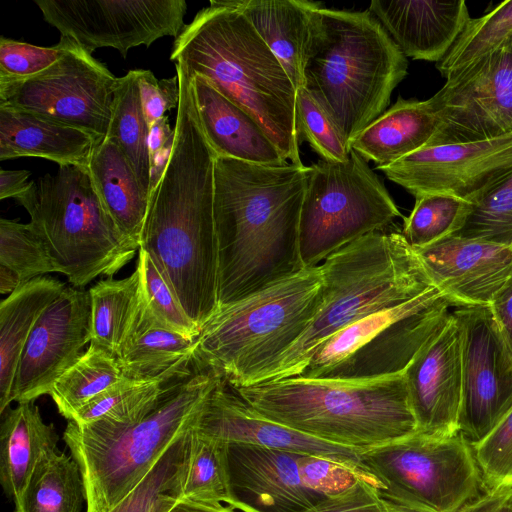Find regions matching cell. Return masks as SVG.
<instances>
[{"label":"cell","instance_id":"f546056e","mask_svg":"<svg viewBox=\"0 0 512 512\" xmlns=\"http://www.w3.org/2000/svg\"><path fill=\"white\" fill-rule=\"evenodd\" d=\"M66 288L65 283L39 276L20 286L0 304V413L11 404L17 367L31 331L44 310Z\"/></svg>","mask_w":512,"mask_h":512},{"label":"cell","instance_id":"4fadbf2b","mask_svg":"<svg viewBox=\"0 0 512 512\" xmlns=\"http://www.w3.org/2000/svg\"><path fill=\"white\" fill-rule=\"evenodd\" d=\"M117 82L103 63L68 39L61 58L46 70L0 81V106L75 127L101 142L108 133Z\"/></svg>","mask_w":512,"mask_h":512},{"label":"cell","instance_id":"9c48e42d","mask_svg":"<svg viewBox=\"0 0 512 512\" xmlns=\"http://www.w3.org/2000/svg\"><path fill=\"white\" fill-rule=\"evenodd\" d=\"M30 216L57 273L84 288L96 277H112L139 245L123 235L105 209L88 166L60 165L31 180L16 198Z\"/></svg>","mask_w":512,"mask_h":512},{"label":"cell","instance_id":"52a82bcc","mask_svg":"<svg viewBox=\"0 0 512 512\" xmlns=\"http://www.w3.org/2000/svg\"><path fill=\"white\" fill-rule=\"evenodd\" d=\"M322 303L320 265L221 307L195 339L193 369L240 388L259 377L305 333Z\"/></svg>","mask_w":512,"mask_h":512},{"label":"cell","instance_id":"f6af8a7d","mask_svg":"<svg viewBox=\"0 0 512 512\" xmlns=\"http://www.w3.org/2000/svg\"><path fill=\"white\" fill-rule=\"evenodd\" d=\"M472 451L484 489L512 485V409Z\"/></svg>","mask_w":512,"mask_h":512},{"label":"cell","instance_id":"8d00e7d4","mask_svg":"<svg viewBox=\"0 0 512 512\" xmlns=\"http://www.w3.org/2000/svg\"><path fill=\"white\" fill-rule=\"evenodd\" d=\"M173 381L176 380L157 378L137 381L122 378L90 400L69 421L77 424L98 420L123 425L137 423L155 408L160 397Z\"/></svg>","mask_w":512,"mask_h":512},{"label":"cell","instance_id":"83f0119b","mask_svg":"<svg viewBox=\"0 0 512 512\" xmlns=\"http://www.w3.org/2000/svg\"><path fill=\"white\" fill-rule=\"evenodd\" d=\"M439 121L430 99L398 97L393 106L369 124L349 146L376 167L391 164L433 146Z\"/></svg>","mask_w":512,"mask_h":512},{"label":"cell","instance_id":"8992f818","mask_svg":"<svg viewBox=\"0 0 512 512\" xmlns=\"http://www.w3.org/2000/svg\"><path fill=\"white\" fill-rule=\"evenodd\" d=\"M220 378L203 371L171 382L155 408L134 424L68 421L63 439L82 473L86 512H109L129 494L167 448L195 427Z\"/></svg>","mask_w":512,"mask_h":512},{"label":"cell","instance_id":"d6a6232c","mask_svg":"<svg viewBox=\"0 0 512 512\" xmlns=\"http://www.w3.org/2000/svg\"><path fill=\"white\" fill-rule=\"evenodd\" d=\"M91 342L114 354L123 343L141 302V276L135 271L123 279L107 277L89 290Z\"/></svg>","mask_w":512,"mask_h":512},{"label":"cell","instance_id":"f35d334b","mask_svg":"<svg viewBox=\"0 0 512 512\" xmlns=\"http://www.w3.org/2000/svg\"><path fill=\"white\" fill-rule=\"evenodd\" d=\"M511 37L512 0H506L483 16L470 18L436 68L447 78L491 54Z\"/></svg>","mask_w":512,"mask_h":512},{"label":"cell","instance_id":"7402d4cb","mask_svg":"<svg viewBox=\"0 0 512 512\" xmlns=\"http://www.w3.org/2000/svg\"><path fill=\"white\" fill-rule=\"evenodd\" d=\"M415 250L452 307L489 305L512 276L511 247L453 235Z\"/></svg>","mask_w":512,"mask_h":512},{"label":"cell","instance_id":"9a60e30c","mask_svg":"<svg viewBox=\"0 0 512 512\" xmlns=\"http://www.w3.org/2000/svg\"><path fill=\"white\" fill-rule=\"evenodd\" d=\"M462 342L459 434L478 444L512 409V350L489 305L451 308Z\"/></svg>","mask_w":512,"mask_h":512},{"label":"cell","instance_id":"836d02e7","mask_svg":"<svg viewBox=\"0 0 512 512\" xmlns=\"http://www.w3.org/2000/svg\"><path fill=\"white\" fill-rule=\"evenodd\" d=\"M149 125L146 121L136 70L118 78L112 117L106 138L121 149L136 178L150 197Z\"/></svg>","mask_w":512,"mask_h":512},{"label":"cell","instance_id":"4316f807","mask_svg":"<svg viewBox=\"0 0 512 512\" xmlns=\"http://www.w3.org/2000/svg\"><path fill=\"white\" fill-rule=\"evenodd\" d=\"M100 143L90 133L25 111L0 106V160L40 157L88 166Z\"/></svg>","mask_w":512,"mask_h":512},{"label":"cell","instance_id":"ba28073f","mask_svg":"<svg viewBox=\"0 0 512 512\" xmlns=\"http://www.w3.org/2000/svg\"><path fill=\"white\" fill-rule=\"evenodd\" d=\"M321 28L305 87L329 110L350 143L390 104L406 77L407 57L367 9L322 6Z\"/></svg>","mask_w":512,"mask_h":512},{"label":"cell","instance_id":"e575fe53","mask_svg":"<svg viewBox=\"0 0 512 512\" xmlns=\"http://www.w3.org/2000/svg\"><path fill=\"white\" fill-rule=\"evenodd\" d=\"M192 430L174 441L137 486L109 512H169L184 497Z\"/></svg>","mask_w":512,"mask_h":512},{"label":"cell","instance_id":"4dcf8cb0","mask_svg":"<svg viewBox=\"0 0 512 512\" xmlns=\"http://www.w3.org/2000/svg\"><path fill=\"white\" fill-rule=\"evenodd\" d=\"M88 170L117 228L139 245L149 197L142 190L121 149L111 139H103L92 153Z\"/></svg>","mask_w":512,"mask_h":512},{"label":"cell","instance_id":"b9f144b4","mask_svg":"<svg viewBox=\"0 0 512 512\" xmlns=\"http://www.w3.org/2000/svg\"><path fill=\"white\" fill-rule=\"evenodd\" d=\"M296 128L300 145L307 141L322 160L344 162L349 142L329 110L306 88L296 92Z\"/></svg>","mask_w":512,"mask_h":512},{"label":"cell","instance_id":"11a10c76","mask_svg":"<svg viewBox=\"0 0 512 512\" xmlns=\"http://www.w3.org/2000/svg\"><path fill=\"white\" fill-rule=\"evenodd\" d=\"M23 283L18 275L12 270L0 266V292L1 294H11L17 290Z\"/></svg>","mask_w":512,"mask_h":512},{"label":"cell","instance_id":"ac0fdd59","mask_svg":"<svg viewBox=\"0 0 512 512\" xmlns=\"http://www.w3.org/2000/svg\"><path fill=\"white\" fill-rule=\"evenodd\" d=\"M88 342L89 291L66 286L31 331L17 367L11 402H34L49 394L54 382L84 354Z\"/></svg>","mask_w":512,"mask_h":512},{"label":"cell","instance_id":"e0dca14e","mask_svg":"<svg viewBox=\"0 0 512 512\" xmlns=\"http://www.w3.org/2000/svg\"><path fill=\"white\" fill-rule=\"evenodd\" d=\"M376 168L415 198L444 194L472 202L488 185L512 171V132L428 146Z\"/></svg>","mask_w":512,"mask_h":512},{"label":"cell","instance_id":"5bb4252c","mask_svg":"<svg viewBox=\"0 0 512 512\" xmlns=\"http://www.w3.org/2000/svg\"><path fill=\"white\" fill-rule=\"evenodd\" d=\"M44 20L92 54L111 47L126 58L130 49L177 38L187 11L185 0H35Z\"/></svg>","mask_w":512,"mask_h":512},{"label":"cell","instance_id":"3957f363","mask_svg":"<svg viewBox=\"0 0 512 512\" xmlns=\"http://www.w3.org/2000/svg\"><path fill=\"white\" fill-rule=\"evenodd\" d=\"M170 60L247 111L286 160L304 165L296 128L297 90L235 0H211L200 10L175 38Z\"/></svg>","mask_w":512,"mask_h":512},{"label":"cell","instance_id":"681fc988","mask_svg":"<svg viewBox=\"0 0 512 512\" xmlns=\"http://www.w3.org/2000/svg\"><path fill=\"white\" fill-rule=\"evenodd\" d=\"M386 501L378 489L366 480H359L343 492L325 497L304 512H385Z\"/></svg>","mask_w":512,"mask_h":512},{"label":"cell","instance_id":"d6986e66","mask_svg":"<svg viewBox=\"0 0 512 512\" xmlns=\"http://www.w3.org/2000/svg\"><path fill=\"white\" fill-rule=\"evenodd\" d=\"M195 429L225 443H244L337 461L363 475L360 452L305 435L256 412L223 378L208 394Z\"/></svg>","mask_w":512,"mask_h":512},{"label":"cell","instance_id":"5b68a950","mask_svg":"<svg viewBox=\"0 0 512 512\" xmlns=\"http://www.w3.org/2000/svg\"><path fill=\"white\" fill-rule=\"evenodd\" d=\"M320 269L322 303L317 314L301 338L257 383L298 376L320 345L341 329L435 286L402 233L385 229L334 252Z\"/></svg>","mask_w":512,"mask_h":512},{"label":"cell","instance_id":"d4e9b609","mask_svg":"<svg viewBox=\"0 0 512 512\" xmlns=\"http://www.w3.org/2000/svg\"><path fill=\"white\" fill-rule=\"evenodd\" d=\"M190 76L199 122L216 157L261 165L288 163L252 115L203 77Z\"/></svg>","mask_w":512,"mask_h":512},{"label":"cell","instance_id":"f1b7e54d","mask_svg":"<svg viewBox=\"0 0 512 512\" xmlns=\"http://www.w3.org/2000/svg\"><path fill=\"white\" fill-rule=\"evenodd\" d=\"M54 425L44 422L39 407L31 402L8 407L0 427V482L14 502L25 490L34 470L58 451Z\"/></svg>","mask_w":512,"mask_h":512},{"label":"cell","instance_id":"7c38bea8","mask_svg":"<svg viewBox=\"0 0 512 512\" xmlns=\"http://www.w3.org/2000/svg\"><path fill=\"white\" fill-rule=\"evenodd\" d=\"M380 496L416 512H456L483 490L471 446L459 433L410 436L360 452Z\"/></svg>","mask_w":512,"mask_h":512},{"label":"cell","instance_id":"cb8c5ba5","mask_svg":"<svg viewBox=\"0 0 512 512\" xmlns=\"http://www.w3.org/2000/svg\"><path fill=\"white\" fill-rule=\"evenodd\" d=\"M236 6L279 60L296 90L321 28L322 4L305 0H235Z\"/></svg>","mask_w":512,"mask_h":512},{"label":"cell","instance_id":"ffe728a7","mask_svg":"<svg viewBox=\"0 0 512 512\" xmlns=\"http://www.w3.org/2000/svg\"><path fill=\"white\" fill-rule=\"evenodd\" d=\"M418 431L459 433L462 398V342L456 317L450 315L404 371Z\"/></svg>","mask_w":512,"mask_h":512},{"label":"cell","instance_id":"2e32d148","mask_svg":"<svg viewBox=\"0 0 512 512\" xmlns=\"http://www.w3.org/2000/svg\"><path fill=\"white\" fill-rule=\"evenodd\" d=\"M429 99L439 121L434 145L512 132V37L491 54L449 75Z\"/></svg>","mask_w":512,"mask_h":512},{"label":"cell","instance_id":"bcb514c9","mask_svg":"<svg viewBox=\"0 0 512 512\" xmlns=\"http://www.w3.org/2000/svg\"><path fill=\"white\" fill-rule=\"evenodd\" d=\"M68 39L60 37L57 45L42 47L0 38V81L24 79L36 75L61 58Z\"/></svg>","mask_w":512,"mask_h":512},{"label":"cell","instance_id":"d590c367","mask_svg":"<svg viewBox=\"0 0 512 512\" xmlns=\"http://www.w3.org/2000/svg\"><path fill=\"white\" fill-rule=\"evenodd\" d=\"M122 378L117 357L90 343L84 354L54 382L49 395L59 413L69 421L90 400Z\"/></svg>","mask_w":512,"mask_h":512},{"label":"cell","instance_id":"44dd1931","mask_svg":"<svg viewBox=\"0 0 512 512\" xmlns=\"http://www.w3.org/2000/svg\"><path fill=\"white\" fill-rule=\"evenodd\" d=\"M301 455L252 444L229 443L228 462L235 510L304 512L327 497L302 482L299 472Z\"/></svg>","mask_w":512,"mask_h":512},{"label":"cell","instance_id":"7a4b0ae2","mask_svg":"<svg viewBox=\"0 0 512 512\" xmlns=\"http://www.w3.org/2000/svg\"><path fill=\"white\" fill-rule=\"evenodd\" d=\"M310 167L216 157L214 224L218 309L305 267L299 222Z\"/></svg>","mask_w":512,"mask_h":512},{"label":"cell","instance_id":"ee69618b","mask_svg":"<svg viewBox=\"0 0 512 512\" xmlns=\"http://www.w3.org/2000/svg\"><path fill=\"white\" fill-rule=\"evenodd\" d=\"M137 268L141 276V293L152 317L165 328L195 339L200 330L188 317L173 291L163 279L151 257L138 250Z\"/></svg>","mask_w":512,"mask_h":512},{"label":"cell","instance_id":"8fae6325","mask_svg":"<svg viewBox=\"0 0 512 512\" xmlns=\"http://www.w3.org/2000/svg\"><path fill=\"white\" fill-rule=\"evenodd\" d=\"M299 222L305 268L370 233L384 230L401 213L382 181L357 152L348 160L312 164Z\"/></svg>","mask_w":512,"mask_h":512},{"label":"cell","instance_id":"ab89813d","mask_svg":"<svg viewBox=\"0 0 512 512\" xmlns=\"http://www.w3.org/2000/svg\"><path fill=\"white\" fill-rule=\"evenodd\" d=\"M472 209V202L444 194L415 198L414 207L404 218L402 235L415 249L435 244L458 233Z\"/></svg>","mask_w":512,"mask_h":512},{"label":"cell","instance_id":"74e56055","mask_svg":"<svg viewBox=\"0 0 512 512\" xmlns=\"http://www.w3.org/2000/svg\"><path fill=\"white\" fill-rule=\"evenodd\" d=\"M184 498L220 503L235 509L231 489L228 444L193 428L184 483Z\"/></svg>","mask_w":512,"mask_h":512},{"label":"cell","instance_id":"1f68e13d","mask_svg":"<svg viewBox=\"0 0 512 512\" xmlns=\"http://www.w3.org/2000/svg\"><path fill=\"white\" fill-rule=\"evenodd\" d=\"M84 502L80 467L58 450L39 463L14 504L15 512H81Z\"/></svg>","mask_w":512,"mask_h":512},{"label":"cell","instance_id":"7dc6e473","mask_svg":"<svg viewBox=\"0 0 512 512\" xmlns=\"http://www.w3.org/2000/svg\"><path fill=\"white\" fill-rule=\"evenodd\" d=\"M299 472L304 485L323 496L343 492L359 480L368 481L357 471L337 461L314 455L300 456Z\"/></svg>","mask_w":512,"mask_h":512},{"label":"cell","instance_id":"c3c4849f","mask_svg":"<svg viewBox=\"0 0 512 512\" xmlns=\"http://www.w3.org/2000/svg\"><path fill=\"white\" fill-rule=\"evenodd\" d=\"M143 112L150 127L164 117L167 111L178 108L180 83L177 73L168 79L158 80L152 71L136 69Z\"/></svg>","mask_w":512,"mask_h":512},{"label":"cell","instance_id":"60d3db41","mask_svg":"<svg viewBox=\"0 0 512 512\" xmlns=\"http://www.w3.org/2000/svg\"><path fill=\"white\" fill-rule=\"evenodd\" d=\"M455 236L512 248V171L473 199L466 222Z\"/></svg>","mask_w":512,"mask_h":512},{"label":"cell","instance_id":"7bdbcfd3","mask_svg":"<svg viewBox=\"0 0 512 512\" xmlns=\"http://www.w3.org/2000/svg\"><path fill=\"white\" fill-rule=\"evenodd\" d=\"M0 266L15 272L23 284L57 272L49 253L29 223L0 219Z\"/></svg>","mask_w":512,"mask_h":512},{"label":"cell","instance_id":"30bf717a","mask_svg":"<svg viewBox=\"0 0 512 512\" xmlns=\"http://www.w3.org/2000/svg\"><path fill=\"white\" fill-rule=\"evenodd\" d=\"M452 303L436 286L341 329L296 377L366 381L402 374L450 315Z\"/></svg>","mask_w":512,"mask_h":512},{"label":"cell","instance_id":"816d5d0a","mask_svg":"<svg viewBox=\"0 0 512 512\" xmlns=\"http://www.w3.org/2000/svg\"><path fill=\"white\" fill-rule=\"evenodd\" d=\"M489 306L506 342L512 350V276L494 295Z\"/></svg>","mask_w":512,"mask_h":512},{"label":"cell","instance_id":"603a6c76","mask_svg":"<svg viewBox=\"0 0 512 512\" xmlns=\"http://www.w3.org/2000/svg\"><path fill=\"white\" fill-rule=\"evenodd\" d=\"M368 10L406 57L436 63L471 18L464 0H373Z\"/></svg>","mask_w":512,"mask_h":512},{"label":"cell","instance_id":"6da1fadb","mask_svg":"<svg viewBox=\"0 0 512 512\" xmlns=\"http://www.w3.org/2000/svg\"><path fill=\"white\" fill-rule=\"evenodd\" d=\"M180 83L175 139L165 172L149 197L140 249L201 330L218 310V248L214 166L197 115L191 76L175 64Z\"/></svg>","mask_w":512,"mask_h":512},{"label":"cell","instance_id":"277c9868","mask_svg":"<svg viewBox=\"0 0 512 512\" xmlns=\"http://www.w3.org/2000/svg\"><path fill=\"white\" fill-rule=\"evenodd\" d=\"M234 388L262 416L359 452L418 432L404 373L366 381L291 377Z\"/></svg>","mask_w":512,"mask_h":512},{"label":"cell","instance_id":"f907efd6","mask_svg":"<svg viewBox=\"0 0 512 512\" xmlns=\"http://www.w3.org/2000/svg\"><path fill=\"white\" fill-rule=\"evenodd\" d=\"M456 512H512V485L484 489Z\"/></svg>","mask_w":512,"mask_h":512},{"label":"cell","instance_id":"6f0895ef","mask_svg":"<svg viewBox=\"0 0 512 512\" xmlns=\"http://www.w3.org/2000/svg\"><path fill=\"white\" fill-rule=\"evenodd\" d=\"M246 512H252V511H246Z\"/></svg>","mask_w":512,"mask_h":512},{"label":"cell","instance_id":"f5cc1de1","mask_svg":"<svg viewBox=\"0 0 512 512\" xmlns=\"http://www.w3.org/2000/svg\"><path fill=\"white\" fill-rule=\"evenodd\" d=\"M31 173L27 170H0V200L17 198L29 186Z\"/></svg>","mask_w":512,"mask_h":512},{"label":"cell","instance_id":"9f6ffc18","mask_svg":"<svg viewBox=\"0 0 512 512\" xmlns=\"http://www.w3.org/2000/svg\"><path fill=\"white\" fill-rule=\"evenodd\" d=\"M386 501V510L385 512H416L414 510H411L405 506Z\"/></svg>","mask_w":512,"mask_h":512},{"label":"cell","instance_id":"db71d44e","mask_svg":"<svg viewBox=\"0 0 512 512\" xmlns=\"http://www.w3.org/2000/svg\"><path fill=\"white\" fill-rule=\"evenodd\" d=\"M169 512H239L230 506L220 503H206L182 498L179 500Z\"/></svg>","mask_w":512,"mask_h":512},{"label":"cell","instance_id":"484cf974","mask_svg":"<svg viewBox=\"0 0 512 512\" xmlns=\"http://www.w3.org/2000/svg\"><path fill=\"white\" fill-rule=\"evenodd\" d=\"M196 339V338H195ZM195 339L160 325L142 298L116 355L123 378L129 380L184 379L193 368Z\"/></svg>","mask_w":512,"mask_h":512}]
</instances>
